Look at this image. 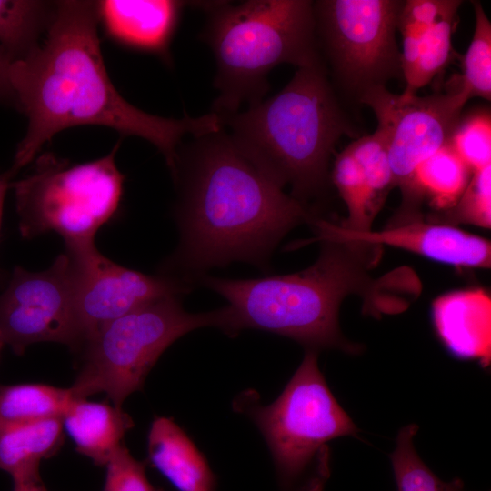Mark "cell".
<instances>
[{"mask_svg":"<svg viewBox=\"0 0 491 491\" xmlns=\"http://www.w3.org/2000/svg\"><path fill=\"white\" fill-rule=\"evenodd\" d=\"M105 467L103 491H164L148 481L145 465L136 460L124 445L114 452Z\"/></svg>","mask_w":491,"mask_h":491,"instance_id":"obj_29","label":"cell"},{"mask_svg":"<svg viewBox=\"0 0 491 491\" xmlns=\"http://www.w3.org/2000/svg\"><path fill=\"white\" fill-rule=\"evenodd\" d=\"M448 143L472 173L491 165L489 111L480 110L460 118Z\"/></svg>","mask_w":491,"mask_h":491,"instance_id":"obj_28","label":"cell"},{"mask_svg":"<svg viewBox=\"0 0 491 491\" xmlns=\"http://www.w3.org/2000/svg\"><path fill=\"white\" fill-rule=\"evenodd\" d=\"M332 179L347 208V217L339 225L350 232L372 231L375 216L370 211L360 165L349 146L336 158Z\"/></svg>","mask_w":491,"mask_h":491,"instance_id":"obj_24","label":"cell"},{"mask_svg":"<svg viewBox=\"0 0 491 491\" xmlns=\"http://www.w3.org/2000/svg\"><path fill=\"white\" fill-rule=\"evenodd\" d=\"M12 62L0 47V103L15 105V94L10 82Z\"/></svg>","mask_w":491,"mask_h":491,"instance_id":"obj_31","label":"cell"},{"mask_svg":"<svg viewBox=\"0 0 491 491\" xmlns=\"http://www.w3.org/2000/svg\"><path fill=\"white\" fill-rule=\"evenodd\" d=\"M219 117L236 149L306 205L326 188L336 143L354 134L323 63L298 68L274 96Z\"/></svg>","mask_w":491,"mask_h":491,"instance_id":"obj_4","label":"cell"},{"mask_svg":"<svg viewBox=\"0 0 491 491\" xmlns=\"http://www.w3.org/2000/svg\"><path fill=\"white\" fill-rule=\"evenodd\" d=\"M56 1L0 0V47L11 60H21L42 43Z\"/></svg>","mask_w":491,"mask_h":491,"instance_id":"obj_20","label":"cell"},{"mask_svg":"<svg viewBox=\"0 0 491 491\" xmlns=\"http://www.w3.org/2000/svg\"><path fill=\"white\" fill-rule=\"evenodd\" d=\"M5 346V343L1 337V335H0V356H1V351H2V348L4 347Z\"/></svg>","mask_w":491,"mask_h":491,"instance_id":"obj_34","label":"cell"},{"mask_svg":"<svg viewBox=\"0 0 491 491\" xmlns=\"http://www.w3.org/2000/svg\"><path fill=\"white\" fill-rule=\"evenodd\" d=\"M63 425L78 453L95 466H105L121 446L125 435L134 427L131 416L108 402L74 398L63 417Z\"/></svg>","mask_w":491,"mask_h":491,"instance_id":"obj_17","label":"cell"},{"mask_svg":"<svg viewBox=\"0 0 491 491\" xmlns=\"http://www.w3.org/2000/svg\"><path fill=\"white\" fill-rule=\"evenodd\" d=\"M13 491H46L41 482L40 476L14 480Z\"/></svg>","mask_w":491,"mask_h":491,"instance_id":"obj_32","label":"cell"},{"mask_svg":"<svg viewBox=\"0 0 491 491\" xmlns=\"http://www.w3.org/2000/svg\"><path fill=\"white\" fill-rule=\"evenodd\" d=\"M318 352L304 358L282 393L268 405L252 388L237 394L234 411L246 416L269 449L277 491H324L331 476L329 443L356 436V426L332 394Z\"/></svg>","mask_w":491,"mask_h":491,"instance_id":"obj_6","label":"cell"},{"mask_svg":"<svg viewBox=\"0 0 491 491\" xmlns=\"http://www.w3.org/2000/svg\"><path fill=\"white\" fill-rule=\"evenodd\" d=\"M348 146L360 165L369 208L376 217L394 187L385 137L376 129L372 135L362 136Z\"/></svg>","mask_w":491,"mask_h":491,"instance_id":"obj_26","label":"cell"},{"mask_svg":"<svg viewBox=\"0 0 491 491\" xmlns=\"http://www.w3.org/2000/svg\"><path fill=\"white\" fill-rule=\"evenodd\" d=\"M99 25L97 1H56L40 45L12 63L15 105L27 118L25 135L8 170L12 176L35 160L56 134L75 126L100 125L123 136L143 138L161 152L170 172L186 135L200 136L222 129L219 115L212 112L195 118H165L127 102L107 74Z\"/></svg>","mask_w":491,"mask_h":491,"instance_id":"obj_1","label":"cell"},{"mask_svg":"<svg viewBox=\"0 0 491 491\" xmlns=\"http://www.w3.org/2000/svg\"><path fill=\"white\" fill-rule=\"evenodd\" d=\"M417 431L416 424L402 427L390 454L397 491H466L460 478L446 482L424 463L415 447Z\"/></svg>","mask_w":491,"mask_h":491,"instance_id":"obj_22","label":"cell"},{"mask_svg":"<svg viewBox=\"0 0 491 491\" xmlns=\"http://www.w3.org/2000/svg\"><path fill=\"white\" fill-rule=\"evenodd\" d=\"M314 2L249 0L195 2L206 13L201 39L216 64L219 94L212 113H236L244 103H260L269 90L268 74L278 65L322 64L316 35Z\"/></svg>","mask_w":491,"mask_h":491,"instance_id":"obj_5","label":"cell"},{"mask_svg":"<svg viewBox=\"0 0 491 491\" xmlns=\"http://www.w3.org/2000/svg\"><path fill=\"white\" fill-rule=\"evenodd\" d=\"M73 399L70 388L35 383L0 385V430L45 418H63Z\"/></svg>","mask_w":491,"mask_h":491,"instance_id":"obj_21","label":"cell"},{"mask_svg":"<svg viewBox=\"0 0 491 491\" xmlns=\"http://www.w3.org/2000/svg\"><path fill=\"white\" fill-rule=\"evenodd\" d=\"M186 3L172 0L97 1L99 23L119 45L171 64L173 35Z\"/></svg>","mask_w":491,"mask_h":491,"instance_id":"obj_14","label":"cell"},{"mask_svg":"<svg viewBox=\"0 0 491 491\" xmlns=\"http://www.w3.org/2000/svg\"><path fill=\"white\" fill-rule=\"evenodd\" d=\"M432 321L438 338L454 356L491 361V297L483 288L452 291L432 304Z\"/></svg>","mask_w":491,"mask_h":491,"instance_id":"obj_15","label":"cell"},{"mask_svg":"<svg viewBox=\"0 0 491 491\" xmlns=\"http://www.w3.org/2000/svg\"><path fill=\"white\" fill-rule=\"evenodd\" d=\"M193 137L178 147L171 172L179 243L161 274L194 286L234 261L268 271L282 238L316 215L246 158L224 128Z\"/></svg>","mask_w":491,"mask_h":491,"instance_id":"obj_2","label":"cell"},{"mask_svg":"<svg viewBox=\"0 0 491 491\" xmlns=\"http://www.w3.org/2000/svg\"><path fill=\"white\" fill-rule=\"evenodd\" d=\"M476 25L463 60V74L454 82L469 100L491 98V23L482 5L473 2Z\"/></svg>","mask_w":491,"mask_h":491,"instance_id":"obj_23","label":"cell"},{"mask_svg":"<svg viewBox=\"0 0 491 491\" xmlns=\"http://www.w3.org/2000/svg\"><path fill=\"white\" fill-rule=\"evenodd\" d=\"M181 297L151 302L108 322L86 338L82 366L70 387L73 397L105 393L121 407L127 396L143 389L152 367L178 338L205 326L225 333V306L190 313L183 307Z\"/></svg>","mask_w":491,"mask_h":491,"instance_id":"obj_8","label":"cell"},{"mask_svg":"<svg viewBox=\"0 0 491 491\" xmlns=\"http://www.w3.org/2000/svg\"><path fill=\"white\" fill-rule=\"evenodd\" d=\"M12 177L13 176L11 175L9 171H6L5 173L0 172V227H1V222H2L5 196L7 190L10 188ZM0 278H1V273H0Z\"/></svg>","mask_w":491,"mask_h":491,"instance_id":"obj_33","label":"cell"},{"mask_svg":"<svg viewBox=\"0 0 491 491\" xmlns=\"http://www.w3.org/2000/svg\"><path fill=\"white\" fill-rule=\"evenodd\" d=\"M472 172L449 143L425 159L416 168L409 191L402 196L399 211L419 213L426 198L437 212L453 207L465 188Z\"/></svg>","mask_w":491,"mask_h":491,"instance_id":"obj_18","label":"cell"},{"mask_svg":"<svg viewBox=\"0 0 491 491\" xmlns=\"http://www.w3.org/2000/svg\"><path fill=\"white\" fill-rule=\"evenodd\" d=\"M456 14L443 16L422 35L419 58L413 74L406 80V87L400 94L403 97L416 95L418 89L428 85L450 63Z\"/></svg>","mask_w":491,"mask_h":491,"instance_id":"obj_25","label":"cell"},{"mask_svg":"<svg viewBox=\"0 0 491 491\" xmlns=\"http://www.w3.org/2000/svg\"><path fill=\"white\" fill-rule=\"evenodd\" d=\"M316 262L287 275L228 279L205 275L197 279L226 301L227 335L258 329L289 337L306 349H339L357 354L362 346L342 334L338 313L351 294L371 301V315L394 314L404 306L380 293L387 281L373 279L368 270L379 259L380 246L361 242L321 241ZM392 289V288H386Z\"/></svg>","mask_w":491,"mask_h":491,"instance_id":"obj_3","label":"cell"},{"mask_svg":"<svg viewBox=\"0 0 491 491\" xmlns=\"http://www.w3.org/2000/svg\"><path fill=\"white\" fill-rule=\"evenodd\" d=\"M147 455L151 466L178 491H217L216 477L206 458L173 418H154Z\"/></svg>","mask_w":491,"mask_h":491,"instance_id":"obj_16","label":"cell"},{"mask_svg":"<svg viewBox=\"0 0 491 491\" xmlns=\"http://www.w3.org/2000/svg\"><path fill=\"white\" fill-rule=\"evenodd\" d=\"M0 335L18 356L39 342L81 347L74 266L68 253L60 254L44 271L14 268L0 294Z\"/></svg>","mask_w":491,"mask_h":491,"instance_id":"obj_10","label":"cell"},{"mask_svg":"<svg viewBox=\"0 0 491 491\" xmlns=\"http://www.w3.org/2000/svg\"><path fill=\"white\" fill-rule=\"evenodd\" d=\"M65 252L74 266L75 309L83 343L108 322L155 300L183 296L194 287L172 276L147 275L117 265L95 246Z\"/></svg>","mask_w":491,"mask_h":491,"instance_id":"obj_12","label":"cell"},{"mask_svg":"<svg viewBox=\"0 0 491 491\" xmlns=\"http://www.w3.org/2000/svg\"><path fill=\"white\" fill-rule=\"evenodd\" d=\"M65 441L62 417H51L0 430V469L13 480L38 476L42 459L56 454Z\"/></svg>","mask_w":491,"mask_h":491,"instance_id":"obj_19","label":"cell"},{"mask_svg":"<svg viewBox=\"0 0 491 491\" xmlns=\"http://www.w3.org/2000/svg\"><path fill=\"white\" fill-rule=\"evenodd\" d=\"M118 148L119 143L108 155L85 163L38 155L33 171L10 185L21 235L55 232L66 250L95 246V234L121 205L125 176L115 164Z\"/></svg>","mask_w":491,"mask_h":491,"instance_id":"obj_7","label":"cell"},{"mask_svg":"<svg viewBox=\"0 0 491 491\" xmlns=\"http://www.w3.org/2000/svg\"><path fill=\"white\" fill-rule=\"evenodd\" d=\"M404 1L321 0L313 3L318 49L336 79L358 97L403 77L396 31Z\"/></svg>","mask_w":491,"mask_h":491,"instance_id":"obj_9","label":"cell"},{"mask_svg":"<svg viewBox=\"0 0 491 491\" xmlns=\"http://www.w3.org/2000/svg\"><path fill=\"white\" fill-rule=\"evenodd\" d=\"M446 93L406 98L386 86L362 94L358 100L369 106L385 137L394 187L407 194L416 168L447 144L460 121L466 96L454 84Z\"/></svg>","mask_w":491,"mask_h":491,"instance_id":"obj_11","label":"cell"},{"mask_svg":"<svg viewBox=\"0 0 491 491\" xmlns=\"http://www.w3.org/2000/svg\"><path fill=\"white\" fill-rule=\"evenodd\" d=\"M462 1L408 0L403 3L397 29L425 33L436 21L451 13H457Z\"/></svg>","mask_w":491,"mask_h":491,"instance_id":"obj_30","label":"cell"},{"mask_svg":"<svg viewBox=\"0 0 491 491\" xmlns=\"http://www.w3.org/2000/svg\"><path fill=\"white\" fill-rule=\"evenodd\" d=\"M315 241L361 242L400 248L456 267L489 268L490 241L452 225L430 223L423 218L380 231L350 232L316 216L311 223Z\"/></svg>","mask_w":491,"mask_h":491,"instance_id":"obj_13","label":"cell"},{"mask_svg":"<svg viewBox=\"0 0 491 491\" xmlns=\"http://www.w3.org/2000/svg\"><path fill=\"white\" fill-rule=\"evenodd\" d=\"M426 221L452 225L467 224L483 228L491 226V165L472 173L456 205L426 216Z\"/></svg>","mask_w":491,"mask_h":491,"instance_id":"obj_27","label":"cell"}]
</instances>
